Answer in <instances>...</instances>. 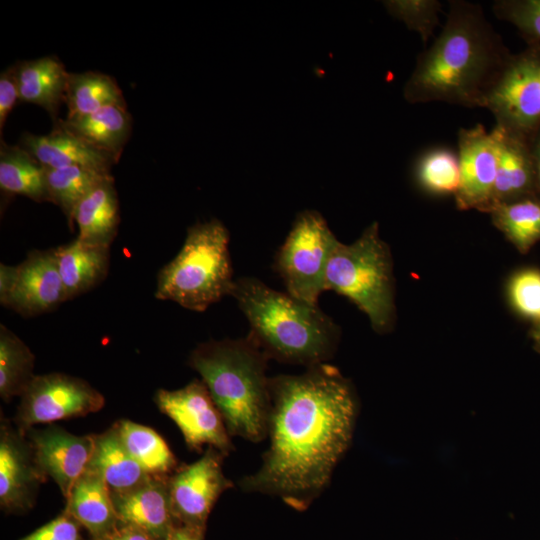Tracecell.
I'll return each mask as SVG.
<instances>
[{"instance_id": "cell-7", "label": "cell", "mask_w": 540, "mask_h": 540, "mask_svg": "<svg viewBox=\"0 0 540 540\" xmlns=\"http://www.w3.org/2000/svg\"><path fill=\"white\" fill-rule=\"evenodd\" d=\"M337 241L319 212L306 210L297 214L274 259V269L289 295L318 305L325 291L328 261Z\"/></svg>"}, {"instance_id": "cell-19", "label": "cell", "mask_w": 540, "mask_h": 540, "mask_svg": "<svg viewBox=\"0 0 540 540\" xmlns=\"http://www.w3.org/2000/svg\"><path fill=\"white\" fill-rule=\"evenodd\" d=\"M64 511L89 532L92 540L108 534L119 523L105 481L89 467L71 488Z\"/></svg>"}, {"instance_id": "cell-11", "label": "cell", "mask_w": 540, "mask_h": 540, "mask_svg": "<svg viewBox=\"0 0 540 540\" xmlns=\"http://www.w3.org/2000/svg\"><path fill=\"white\" fill-rule=\"evenodd\" d=\"M224 455L213 447L189 465H180L168 477L170 500L176 523L206 528L219 497L233 483L223 472Z\"/></svg>"}, {"instance_id": "cell-13", "label": "cell", "mask_w": 540, "mask_h": 540, "mask_svg": "<svg viewBox=\"0 0 540 540\" xmlns=\"http://www.w3.org/2000/svg\"><path fill=\"white\" fill-rule=\"evenodd\" d=\"M35 461L26 433L1 416L0 423V506L9 513L29 510L38 489L46 481Z\"/></svg>"}, {"instance_id": "cell-32", "label": "cell", "mask_w": 540, "mask_h": 540, "mask_svg": "<svg viewBox=\"0 0 540 540\" xmlns=\"http://www.w3.org/2000/svg\"><path fill=\"white\" fill-rule=\"evenodd\" d=\"M388 13L417 32L426 45L439 24L441 2L437 0H389L383 2Z\"/></svg>"}, {"instance_id": "cell-14", "label": "cell", "mask_w": 540, "mask_h": 540, "mask_svg": "<svg viewBox=\"0 0 540 540\" xmlns=\"http://www.w3.org/2000/svg\"><path fill=\"white\" fill-rule=\"evenodd\" d=\"M38 468L58 485L67 498L77 479L87 469L94 449V434L77 436L58 425L26 432Z\"/></svg>"}, {"instance_id": "cell-33", "label": "cell", "mask_w": 540, "mask_h": 540, "mask_svg": "<svg viewBox=\"0 0 540 540\" xmlns=\"http://www.w3.org/2000/svg\"><path fill=\"white\" fill-rule=\"evenodd\" d=\"M494 15L512 24L527 45L540 46V0H497Z\"/></svg>"}, {"instance_id": "cell-24", "label": "cell", "mask_w": 540, "mask_h": 540, "mask_svg": "<svg viewBox=\"0 0 540 540\" xmlns=\"http://www.w3.org/2000/svg\"><path fill=\"white\" fill-rule=\"evenodd\" d=\"M63 125L97 150L118 161L129 139L132 118L126 106L104 107L84 116L66 118Z\"/></svg>"}, {"instance_id": "cell-23", "label": "cell", "mask_w": 540, "mask_h": 540, "mask_svg": "<svg viewBox=\"0 0 540 540\" xmlns=\"http://www.w3.org/2000/svg\"><path fill=\"white\" fill-rule=\"evenodd\" d=\"M120 222V211L114 178L111 177L92 189L77 205L73 223L77 238L99 245L110 246Z\"/></svg>"}, {"instance_id": "cell-12", "label": "cell", "mask_w": 540, "mask_h": 540, "mask_svg": "<svg viewBox=\"0 0 540 540\" xmlns=\"http://www.w3.org/2000/svg\"><path fill=\"white\" fill-rule=\"evenodd\" d=\"M460 185L455 194L461 210L488 212L493 207L498 151L493 133L482 124L458 131Z\"/></svg>"}, {"instance_id": "cell-21", "label": "cell", "mask_w": 540, "mask_h": 540, "mask_svg": "<svg viewBox=\"0 0 540 540\" xmlns=\"http://www.w3.org/2000/svg\"><path fill=\"white\" fill-rule=\"evenodd\" d=\"M19 100L41 106L49 112L53 121L65 93L69 73L63 63L55 56L34 60L19 61L13 65Z\"/></svg>"}, {"instance_id": "cell-41", "label": "cell", "mask_w": 540, "mask_h": 540, "mask_svg": "<svg viewBox=\"0 0 540 540\" xmlns=\"http://www.w3.org/2000/svg\"><path fill=\"white\" fill-rule=\"evenodd\" d=\"M533 336H534L537 346L540 348V324H538L537 327L535 328L533 332Z\"/></svg>"}, {"instance_id": "cell-31", "label": "cell", "mask_w": 540, "mask_h": 540, "mask_svg": "<svg viewBox=\"0 0 540 540\" xmlns=\"http://www.w3.org/2000/svg\"><path fill=\"white\" fill-rule=\"evenodd\" d=\"M415 176L422 189L429 193L455 195L460 185L457 152L447 147L426 150L416 162Z\"/></svg>"}, {"instance_id": "cell-4", "label": "cell", "mask_w": 540, "mask_h": 540, "mask_svg": "<svg viewBox=\"0 0 540 540\" xmlns=\"http://www.w3.org/2000/svg\"><path fill=\"white\" fill-rule=\"evenodd\" d=\"M268 356L248 334L209 340L188 357L223 416L230 436L257 443L267 437L271 408Z\"/></svg>"}, {"instance_id": "cell-1", "label": "cell", "mask_w": 540, "mask_h": 540, "mask_svg": "<svg viewBox=\"0 0 540 540\" xmlns=\"http://www.w3.org/2000/svg\"><path fill=\"white\" fill-rule=\"evenodd\" d=\"M270 394L269 448L260 468L239 486L306 511L325 491L350 446L357 398L350 381L328 363L299 375L270 377Z\"/></svg>"}, {"instance_id": "cell-2", "label": "cell", "mask_w": 540, "mask_h": 540, "mask_svg": "<svg viewBox=\"0 0 540 540\" xmlns=\"http://www.w3.org/2000/svg\"><path fill=\"white\" fill-rule=\"evenodd\" d=\"M511 54L479 4L451 0L440 34L417 56L404 99L483 108Z\"/></svg>"}, {"instance_id": "cell-9", "label": "cell", "mask_w": 540, "mask_h": 540, "mask_svg": "<svg viewBox=\"0 0 540 540\" xmlns=\"http://www.w3.org/2000/svg\"><path fill=\"white\" fill-rule=\"evenodd\" d=\"M104 404L102 393L82 378L60 372L35 375L20 395L13 422L25 433L36 424L98 412Z\"/></svg>"}, {"instance_id": "cell-34", "label": "cell", "mask_w": 540, "mask_h": 540, "mask_svg": "<svg viewBox=\"0 0 540 540\" xmlns=\"http://www.w3.org/2000/svg\"><path fill=\"white\" fill-rule=\"evenodd\" d=\"M512 306L522 316L540 324V271L524 269L514 274L508 286Z\"/></svg>"}, {"instance_id": "cell-25", "label": "cell", "mask_w": 540, "mask_h": 540, "mask_svg": "<svg viewBox=\"0 0 540 540\" xmlns=\"http://www.w3.org/2000/svg\"><path fill=\"white\" fill-rule=\"evenodd\" d=\"M0 187L36 202H50L46 168L20 145L0 144Z\"/></svg>"}, {"instance_id": "cell-40", "label": "cell", "mask_w": 540, "mask_h": 540, "mask_svg": "<svg viewBox=\"0 0 540 540\" xmlns=\"http://www.w3.org/2000/svg\"><path fill=\"white\" fill-rule=\"evenodd\" d=\"M530 147L535 172V192L540 199V127L532 138Z\"/></svg>"}, {"instance_id": "cell-26", "label": "cell", "mask_w": 540, "mask_h": 540, "mask_svg": "<svg viewBox=\"0 0 540 540\" xmlns=\"http://www.w3.org/2000/svg\"><path fill=\"white\" fill-rule=\"evenodd\" d=\"M113 426L127 451L149 475L169 477L179 468L165 440L150 427L126 419Z\"/></svg>"}, {"instance_id": "cell-35", "label": "cell", "mask_w": 540, "mask_h": 540, "mask_svg": "<svg viewBox=\"0 0 540 540\" xmlns=\"http://www.w3.org/2000/svg\"><path fill=\"white\" fill-rule=\"evenodd\" d=\"M81 525L65 511L20 540H83Z\"/></svg>"}, {"instance_id": "cell-17", "label": "cell", "mask_w": 540, "mask_h": 540, "mask_svg": "<svg viewBox=\"0 0 540 540\" xmlns=\"http://www.w3.org/2000/svg\"><path fill=\"white\" fill-rule=\"evenodd\" d=\"M46 168L83 166L110 173L116 162L66 128L61 119L46 135L24 133L20 144Z\"/></svg>"}, {"instance_id": "cell-39", "label": "cell", "mask_w": 540, "mask_h": 540, "mask_svg": "<svg viewBox=\"0 0 540 540\" xmlns=\"http://www.w3.org/2000/svg\"><path fill=\"white\" fill-rule=\"evenodd\" d=\"M17 277V265L0 263V303L4 304L11 293Z\"/></svg>"}, {"instance_id": "cell-37", "label": "cell", "mask_w": 540, "mask_h": 540, "mask_svg": "<svg viewBox=\"0 0 540 540\" xmlns=\"http://www.w3.org/2000/svg\"><path fill=\"white\" fill-rule=\"evenodd\" d=\"M96 540H155L143 530L132 525L118 523L108 534Z\"/></svg>"}, {"instance_id": "cell-36", "label": "cell", "mask_w": 540, "mask_h": 540, "mask_svg": "<svg viewBox=\"0 0 540 540\" xmlns=\"http://www.w3.org/2000/svg\"><path fill=\"white\" fill-rule=\"evenodd\" d=\"M19 100V91L13 66L3 70L0 74V130L2 131L6 119Z\"/></svg>"}, {"instance_id": "cell-29", "label": "cell", "mask_w": 540, "mask_h": 540, "mask_svg": "<svg viewBox=\"0 0 540 540\" xmlns=\"http://www.w3.org/2000/svg\"><path fill=\"white\" fill-rule=\"evenodd\" d=\"M35 355L4 324L0 325V397L9 402L23 393L34 374Z\"/></svg>"}, {"instance_id": "cell-38", "label": "cell", "mask_w": 540, "mask_h": 540, "mask_svg": "<svg viewBox=\"0 0 540 540\" xmlns=\"http://www.w3.org/2000/svg\"><path fill=\"white\" fill-rule=\"evenodd\" d=\"M206 528L175 523L165 540H204Z\"/></svg>"}, {"instance_id": "cell-28", "label": "cell", "mask_w": 540, "mask_h": 540, "mask_svg": "<svg viewBox=\"0 0 540 540\" xmlns=\"http://www.w3.org/2000/svg\"><path fill=\"white\" fill-rule=\"evenodd\" d=\"M111 177L110 173L83 166L46 168L50 202L62 210L72 229L77 205L92 189Z\"/></svg>"}, {"instance_id": "cell-18", "label": "cell", "mask_w": 540, "mask_h": 540, "mask_svg": "<svg viewBox=\"0 0 540 540\" xmlns=\"http://www.w3.org/2000/svg\"><path fill=\"white\" fill-rule=\"evenodd\" d=\"M491 132L496 140L498 151L493 207L523 198L536 197L530 142L495 126Z\"/></svg>"}, {"instance_id": "cell-5", "label": "cell", "mask_w": 540, "mask_h": 540, "mask_svg": "<svg viewBox=\"0 0 540 540\" xmlns=\"http://www.w3.org/2000/svg\"><path fill=\"white\" fill-rule=\"evenodd\" d=\"M229 242V231L218 219L190 226L177 255L157 274L155 298L204 312L230 295L235 279Z\"/></svg>"}, {"instance_id": "cell-8", "label": "cell", "mask_w": 540, "mask_h": 540, "mask_svg": "<svg viewBox=\"0 0 540 540\" xmlns=\"http://www.w3.org/2000/svg\"><path fill=\"white\" fill-rule=\"evenodd\" d=\"M483 108L495 127L531 142L540 127V46L512 53L489 91Z\"/></svg>"}, {"instance_id": "cell-6", "label": "cell", "mask_w": 540, "mask_h": 540, "mask_svg": "<svg viewBox=\"0 0 540 540\" xmlns=\"http://www.w3.org/2000/svg\"><path fill=\"white\" fill-rule=\"evenodd\" d=\"M332 290L352 301L378 332L393 324L394 284L392 259L380 238L378 223L368 226L351 244H335L326 270L325 291Z\"/></svg>"}, {"instance_id": "cell-22", "label": "cell", "mask_w": 540, "mask_h": 540, "mask_svg": "<svg viewBox=\"0 0 540 540\" xmlns=\"http://www.w3.org/2000/svg\"><path fill=\"white\" fill-rule=\"evenodd\" d=\"M88 467L100 474L111 495L129 492L153 477L130 455L113 425L103 433L94 434Z\"/></svg>"}, {"instance_id": "cell-3", "label": "cell", "mask_w": 540, "mask_h": 540, "mask_svg": "<svg viewBox=\"0 0 540 540\" xmlns=\"http://www.w3.org/2000/svg\"><path fill=\"white\" fill-rule=\"evenodd\" d=\"M230 296L249 323V335L269 359L308 368L327 363L336 351L340 328L318 305L255 277L236 279Z\"/></svg>"}, {"instance_id": "cell-16", "label": "cell", "mask_w": 540, "mask_h": 540, "mask_svg": "<svg viewBox=\"0 0 540 540\" xmlns=\"http://www.w3.org/2000/svg\"><path fill=\"white\" fill-rule=\"evenodd\" d=\"M111 497L120 523L137 527L155 540H165L176 523L168 477H151L143 485Z\"/></svg>"}, {"instance_id": "cell-20", "label": "cell", "mask_w": 540, "mask_h": 540, "mask_svg": "<svg viewBox=\"0 0 540 540\" xmlns=\"http://www.w3.org/2000/svg\"><path fill=\"white\" fill-rule=\"evenodd\" d=\"M55 254L67 301L88 292L107 276L110 246L73 241L55 247Z\"/></svg>"}, {"instance_id": "cell-15", "label": "cell", "mask_w": 540, "mask_h": 540, "mask_svg": "<svg viewBox=\"0 0 540 540\" xmlns=\"http://www.w3.org/2000/svg\"><path fill=\"white\" fill-rule=\"evenodd\" d=\"M67 301L55 248L32 250L17 265L14 287L2 306L22 317L50 312Z\"/></svg>"}, {"instance_id": "cell-30", "label": "cell", "mask_w": 540, "mask_h": 540, "mask_svg": "<svg viewBox=\"0 0 540 540\" xmlns=\"http://www.w3.org/2000/svg\"><path fill=\"white\" fill-rule=\"evenodd\" d=\"M489 213L497 228L521 252L528 251L540 240V199L537 197L499 204Z\"/></svg>"}, {"instance_id": "cell-27", "label": "cell", "mask_w": 540, "mask_h": 540, "mask_svg": "<svg viewBox=\"0 0 540 540\" xmlns=\"http://www.w3.org/2000/svg\"><path fill=\"white\" fill-rule=\"evenodd\" d=\"M65 102L67 118L88 115L108 106H126L115 79L95 71L69 73Z\"/></svg>"}, {"instance_id": "cell-10", "label": "cell", "mask_w": 540, "mask_h": 540, "mask_svg": "<svg viewBox=\"0 0 540 540\" xmlns=\"http://www.w3.org/2000/svg\"><path fill=\"white\" fill-rule=\"evenodd\" d=\"M154 401L178 426L190 450L201 452L207 445L226 457L235 449L223 416L201 379L176 390L158 389Z\"/></svg>"}]
</instances>
